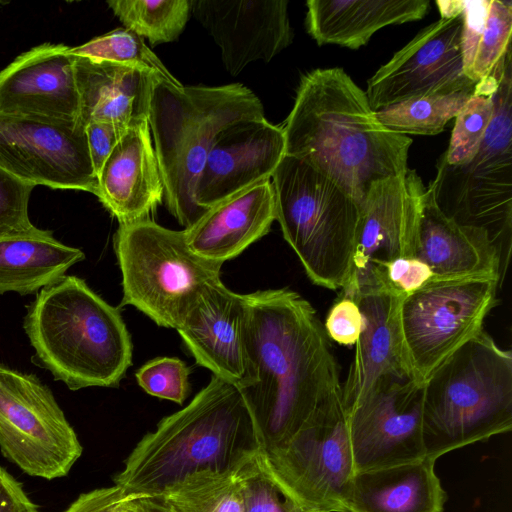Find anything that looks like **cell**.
<instances>
[{
	"instance_id": "cell-5",
	"label": "cell",
	"mask_w": 512,
	"mask_h": 512,
	"mask_svg": "<svg viewBox=\"0 0 512 512\" xmlns=\"http://www.w3.org/2000/svg\"><path fill=\"white\" fill-rule=\"evenodd\" d=\"M264 118L260 99L239 83L175 87L159 79L148 124L170 214L185 229L206 212L197 204L196 185L213 142L222 130Z\"/></svg>"
},
{
	"instance_id": "cell-15",
	"label": "cell",
	"mask_w": 512,
	"mask_h": 512,
	"mask_svg": "<svg viewBox=\"0 0 512 512\" xmlns=\"http://www.w3.org/2000/svg\"><path fill=\"white\" fill-rule=\"evenodd\" d=\"M422 386L408 377H381L347 413L355 473L425 458Z\"/></svg>"
},
{
	"instance_id": "cell-1",
	"label": "cell",
	"mask_w": 512,
	"mask_h": 512,
	"mask_svg": "<svg viewBox=\"0 0 512 512\" xmlns=\"http://www.w3.org/2000/svg\"><path fill=\"white\" fill-rule=\"evenodd\" d=\"M244 296L252 383L239 390L270 452L342 384L330 339L305 298L287 288Z\"/></svg>"
},
{
	"instance_id": "cell-30",
	"label": "cell",
	"mask_w": 512,
	"mask_h": 512,
	"mask_svg": "<svg viewBox=\"0 0 512 512\" xmlns=\"http://www.w3.org/2000/svg\"><path fill=\"white\" fill-rule=\"evenodd\" d=\"M108 6L124 28L152 45L173 42L191 13L190 0H110Z\"/></svg>"
},
{
	"instance_id": "cell-11",
	"label": "cell",
	"mask_w": 512,
	"mask_h": 512,
	"mask_svg": "<svg viewBox=\"0 0 512 512\" xmlns=\"http://www.w3.org/2000/svg\"><path fill=\"white\" fill-rule=\"evenodd\" d=\"M264 460L273 477L301 504L320 512H346L354 476L342 387Z\"/></svg>"
},
{
	"instance_id": "cell-16",
	"label": "cell",
	"mask_w": 512,
	"mask_h": 512,
	"mask_svg": "<svg viewBox=\"0 0 512 512\" xmlns=\"http://www.w3.org/2000/svg\"><path fill=\"white\" fill-rule=\"evenodd\" d=\"M460 33V15L420 30L367 81L371 109L377 112L429 95L474 92L476 83L463 71Z\"/></svg>"
},
{
	"instance_id": "cell-37",
	"label": "cell",
	"mask_w": 512,
	"mask_h": 512,
	"mask_svg": "<svg viewBox=\"0 0 512 512\" xmlns=\"http://www.w3.org/2000/svg\"><path fill=\"white\" fill-rule=\"evenodd\" d=\"M34 187L0 167V237L35 228L28 215Z\"/></svg>"
},
{
	"instance_id": "cell-27",
	"label": "cell",
	"mask_w": 512,
	"mask_h": 512,
	"mask_svg": "<svg viewBox=\"0 0 512 512\" xmlns=\"http://www.w3.org/2000/svg\"><path fill=\"white\" fill-rule=\"evenodd\" d=\"M306 28L318 45L364 46L381 28L424 18L429 0H309Z\"/></svg>"
},
{
	"instance_id": "cell-25",
	"label": "cell",
	"mask_w": 512,
	"mask_h": 512,
	"mask_svg": "<svg viewBox=\"0 0 512 512\" xmlns=\"http://www.w3.org/2000/svg\"><path fill=\"white\" fill-rule=\"evenodd\" d=\"M415 257L428 266L432 278L494 277L501 286L500 256L487 234L444 215L429 186L424 197Z\"/></svg>"
},
{
	"instance_id": "cell-24",
	"label": "cell",
	"mask_w": 512,
	"mask_h": 512,
	"mask_svg": "<svg viewBox=\"0 0 512 512\" xmlns=\"http://www.w3.org/2000/svg\"><path fill=\"white\" fill-rule=\"evenodd\" d=\"M274 220V189L266 180L216 204L184 230L195 254L223 264L266 235Z\"/></svg>"
},
{
	"instance_id": "cell-32",
	"label": "cell",
	"mask_w": 512,
	"mask_h": 512,
	"mask_svg": "<svg viewBox=\"0 0 512 512\" xmlns=\"http://www.w3.org/2000/svg\"><path fill=\"white\" fill-rule=\"evenodd\" d=\"M500 75L494 74L478 82L456 115L448 149L441 156L447 165H466L476 156L492 117V95Z\"/></svg>"
},
{
	"instance_id": "cell-40",
	"label": "cell",
	"mask_w": 512,
	"mask_h": 512,
	"mask_svg": "<svg viewBox=\"0 0 512 512\" xmlns=\"http://www.w3.org/2000/svg\"><path fill=\"white\" fill-rule=\"evenodd\" d=\"M362 324L361 311L355 299L340 294L323 326L329 339L342 345H353L359 338Z\"/></svg>"
},
{
	"instance_id": "cell-18",
	"label": "cell",
	"mask_w": 512,
	"mask_h": 512,
	"mask_svg": "<svg viewBox=\"0 0 512 512\" xmlns=\"http://www.w3.org/2000/svg\"><path fill=\"white\" fill-rule=\"evenodd\" d=\"M285 156L282 127L265 117L238 121L216 136L200 173L195 198L207 212L266 180Z\"/></svg>"
},
{
	"instance_id": "cell-4",
	"label": "cell",
	"mask_w": 512,
	"mask_h": 512,
	"mask_svg": "<svg viewBox=\"0 0 512 512\" xmlns=\"http://www.w3.org/2000/svg\"><path fill=\"white\" fill-rule=\"evenodd\" d=\"M24 330L32 362L70 390L117 387L132 362V341L118 308L76 276L40 290Z\"/></svg>"
},
{
	"instance_id": "cell-34",
	"label": "cell",
	"mask_w": 512,
	"mask_h": 512,
	"mask_svg": "<svg viewBox=\"0 0 512 512\" xmlns=\"http://www.w3.org/2000/svg\"><path fill=\"white\" fill-rule=\"evenodd\" d=\"M243 512H320L297 501L271 474L263 449L240 467Z\"/></svg>"
},
{
	"instance_id": "cell-29",
	"label": "cell",
	"mask_w": 512,
	"mask_h": 512,
	"mask_svg": "<svg viewBox=\"0 0 512 512\" xmlns=\"http://www.w3.org/2000/svg\"><path fill=\"white\" fill-rule=\"evenodd\" d=\"M240 467L193 473L156 499L174 512H243Z\"/></svg>"
},
{
	"instance_id": "cell-6",
	"label": "cell",
	"mask_w": 512,
	"mask_h": 512,
	"mask_svg": "<svg viewBox=\"0 0 512 512\" xmlns=\"http://www.w3.org/2000/svg\"><path fill=\"white\" fill-rule=\"evenodd\" d=\"M422 388L426 458L436 461L512 429V354L484 329L446 359Z\"/></svg>"
},
{
	"instance_id": "cell-2",
	"label": "cell",
	"mask_w": 512,
	"mask_h": 512,
	"mask_svg": "<svg viewBox=\"0 0 512 512\" xmlns=\"http://www.w3.org/2000/svg\"><path fill=\"white\" fill-rule=\"evenodd\" d=\"M285 155L325 175L361 206L377 180L408 169L412 139L385 127L339 67L303 75L282 126Z\"/></svg>"
},
{
	"instance_id": "cell-22",
	"label": "cell",
	"mask_w": 512,
	"mask_h": 512,
	"mask_svg": "<svg viewBox=\"0 0 512 512\" xmlns=\"http://www.w3.org/2000/svg\"><path fill=\"white\" fill-rule=\"evenodd\" d=\"M350 297L360 308L363 324L355 343L354 359L342 385L346 414L379 378L408 377L398 318L404 297L385 290L367 291Z\"/></svg>"
},
{
	"instance_id": "cell-13",
	"label": "cell",
	"mask_w": 512,
	"mask_h": 512,
	"mask_svg": "<svg viewBox=\"0 0 512 512\" xmlns=\"http://www.w3.org/2000/svg\"><path fill=\"white\" fill-rule=\"evenodd\" d=\"M426 187L415 170L372 183L361 206L351 274L342 293L380 290L383 266L415 256Z\"/></svg>"
},
{
	"instance_id": "cell-43",
	"label": "cell",
	"mask_w": 512,
	"mask_h": 512,
	"mask_svg": "<svg viewBox=\"0 0 512 512\" xmlns=\"http://www.w3.org/2000/svg\"><path fill=\"white\" fill-rule=\"evenodd\" d=\"M0 512H39L23 486L0 466Z\"/></svg>"
},
{
	"instance_id": "cell-8",
	"label": "cell",
	"mask_w": 512,
	"mask_h": 512,
	"mask_svg": "<svg viewBox=\"0 0 512 512\" xmlns=\"http://www.w3.org/2000/svg\"><path fill=\"white\" fill-rule=\"evenodd\" d=\"M492 100V117L476 156L462 166H449L440 157L428 186L444 215L487 234L500 256L502 284L512 247L511 48Z\"/></svg>"
},
{
	"instance_id": "cell-36",
	"label": "cell",
	"mask_w": 512,
	"mask_h": 512,
	"mask_svg": "<svg viewBox=\"0 0 512 512\" xmlns=\"http://www.w3.org/2000/svg\"><path fill=\"white\" fill-rule=\"evenodd\" d=\"M189 368L179 358L158 357L145 363L135 376L149 395L183 404L190 392Z\"/></svg>"
},
{
	"instance_id": "cell-12",
	"label": "cell",
	"mask_w": 512,
	"mask_h": 512,
	"mask_svg": "<svg viewBox=\"0 0 512 512\" xmlns=\"http://www.w3.org/2000/svg\"><path fill=\"white\" fill-rule=\"evenodd\" d=\"M0 450L24 473L66 476L82 445L51 390L35 375L0 365Z\"/></svg>"
},
{
	"instance_id": "cell-23",
	"label": "cell",
	"mask_w": 512,
	"mask_h": 512,
	"mask_svg": "<svg viewBox=\"0 0 512 512\" xmlns=\"http://www.w3.org/2000/svg\"><path fill=\"white\" fill-rule=\"evenodd\" d=\"M78 124L101 121L130 128L148 121L154 86L161 77L137 68L75 56Z\"/></svg>"
},
{
	"instance_id": "cell-10",
	"label": "cell",
	"mask_w": 512,
	"mask_h": 512,
	"mask_svg": "<svg viewBox=\"0 0 512 512\" xmlns=\"http://www.w3.org/2000/svg\"><path fill=\"white\" fill-rule=\"evenodd\" d=\"M494 277L431 278L405 296L398 318L408 377L423 385L462 345L483 330L496 304Z\"/></svg>"
},
{
	"instance_id": "cell-45",
	"label": "cell",
	"mask_w": 512,
	"mask_h": 512,
	"mask_svg": "<svg viewBox=\"0 0 512 512\" xmlns=\"http://www.w3.org/2000/svg\"><path fill=\"white\" fill-rule=\"evenodd\" d=\"M134 500H135V499H133L132 501H130V502L127 504V506H126V508H125L124 512H140V510L138 509V507H137V505L135 504Z\"/></svg>"
},
{
	"instance_id": "cell-20",
	"label": "cell",
	"mask_w": 512,
	"mask_h": 512,
	"mask_svg": "<svg viewBox=\"0 0 512 512\" xmlns=\"http://www.w3.org/2000/svg\"><path fill=\"white\" fill-rule=\"evenodd\" d=\"M75 56L70 46L44 43L0 71V114L78 123Z\"/></svg>"
},
{
	"instance_id": "cell-21",
	"label": "cell",
	"mask_w": 512,
	"mask_h": 512,
	"mask_svg": "<svg viewBox=\"0 0 512 512\" xmlns=\"http://www.w3.org/2000/svg\"><path fill=\"white\" fill-rule=\"evenodd\" d=\"M97 198L119 225L149 220L163 202V183L148 121L126 130L97 175Z\"/></svg>"
},
{
	"instance_id": "cell-31",
	"label": "cell",
	"mask_w": 512,
	"mask_h": 512,
	"mask_svg": "<svg viewBox=\"0 0 512 512\" xmlns=\"http://www.w3.org/2000/svg\"><path fill=\"white\" fill-rule=\"evenodd\" d=\"M473 92L413 98L375 112L388 129L401 134L436 135L459 113Z\"/></svg>"
},
{
	"instance_id": "cell-9",
	"label": "cell",
	"mask_w": 512,
	"mask_h": 512,
	"mask_svg": "<svg viewBox=\"0 0 512 512\" xmlns=\"http://www.w3.org/2000/svg\"><path fill=\"white\" fill-rule=\"evenodd\" d=\"M113 246L122 275L120 306L135 307L161 327L177 329L205 287L221 280L222 263L195 254L185 230L151 219L119 225Z\"/></svg>"
},
{
	"instance_id": "cell-42",
	"label": "cell",
	"mask_w": 512,
	"mask_h": 512,
	"mask_svg": "<svg viewBox=\"0 0 512 512\" xmlns=\"http://www.w3.org/2000/svg\"><path fill=\"white\" fill-rule=\"evenodd\" d=\"M133 499L113 485L82 493L64 512H124Z\"/></svg>"
},
{
	"instance_id": "cell-44",
	"label": "cell",
	"mask_w": 512,
	"mask_h": 512,
	"mask_svg": "<svg viewBox=\"0 0 512 512\" xmlns=\"http://www.w3.org/2000/svg\"><path fill=\"white\" fill-rule=\"evenodd\" d=\"M134 502L140 512H174L170 507L156 498H137Z\"/></svg>"
},
{
	"instance_id": "cell-38",
	"label": "cell",
	"mask_w": 512,
	"mask_h": 512,
	"mask_svg": "<svg viewBox=\"0 0 512 512\" xmlns=\"http://www.w3.org/2000/svg\"><path fill=\"white\" fill-rule=\"evenodd\" d=\"M491 0H457L461 18L460 50L463 71L470 79L472 64L485 28Z\"/></svg>"
},
{
	"instance_id": "cell-17",
	"label": "cell",
	"mask_w": 512,
	"mask_h": 512,
	"mask_svg": "<svg viewBox=\"0 0 512 512\" xmlns=\"http://www.w3.org/2000/svg\"><path fill=\"white\" fill-rule=\"evenodd\" d=\"M190 5L233 76L251 62L271 61L293 41L287 0H190Z\"/></svg>"
},
{
	"instance_id": "cell-39",
	"label": "cell",
	"mask_w": 512,
	"mask_h": 512,
	"mask_svg": "<svg viewBox=\"0 0 512 512\" xmlns=\"http://www.w3.org/2000/svg\"><path fill=\"white\" fill-rule=\"evenodd\" d=\"M432 277L428 266L415 256L400 257L383 266L379 288L405 297Z\"/></svg>"
},
{
	"instance_id": "cell-41",
	"label": "cell",
	"mask_w": 512,
	"mask_h": 512,
	"mask_svg": "<svg viewBox=\"0 0 512 512\" xmlns=\"http://www.w3.org/2000/svg\"><path fill=\"white\" fill-rule=\"evenodd\" d=\"M127 129L101 121L91 122L85 126L88 149L96 176Z\"/></svg>"
},
{
	"instance_id": "cell-19",
	"label": "cell",
	"mask_w": 512,
	"mask_h": 512,
	"mask_svg": "<svg viewBox=\"0 0 512 512\" xmlns=\"http://www.w3.org/2000/svg\"><path fill=\"white\" fill-rule=\"evenodd\" d=\"M176 330L198 365L239 389L252 383L244 295L209 284Z\"/></svg>"
},
{
	"instance_id": "cell-14",
	"label": "cell",
	"mask_w": 512,
	"mask_h": 512,
	"mask_svg": "<svg viewBox=\"0 0 512 512\" xmlns=\"http://www.w3.org/2000/svg\"><path fill=\"white\" fill-rule=\"evenodd\" d=\"M0 167L34 186L97 195L85 128L76 122L0 114Z\"/></svg>"
},
{
	"instance_id": "cell-33",
	"label": "cell",
	"mask_w": 512,
	"mask_h": 512,
	"mask_svg": "<svg viewBox=\"0 0 512 512\" xmlns=\"http://www.w3.org/2000/svg\"><path fill=\"white\" fill-rule=\"evenodd\" d=\"M70 52L78 57L145 70L175 87L184 86L148 48L143 38L126 28L114 29L80 46L70 47Z\"/></svg>"
},
{
	"instance_id": "cell-7",
	"label": "cell",
	"mask_w": 512,
	"mask_h": 512,
	"mask_svg": "<svg viewBox=\"0 0 512 512\" xmlns=\"http://www.w3.org/2000/svg\"><path fill=\"white\" fill-rule=\"evenodd\" d=\"M276 220L316 285L336 290L349 280L361 205L306 162L285 155L272 175Z\"/></svg>"
},
{
	"instance_id": "cell-28",
	"label": "cell",
	"mask_w": 512,
	"mask_h": 512,
	"mask_svg": "<svg viewBox=\"0 0 512 512\" xmlns=\"http://www.w3.org/2000/svg\"><path fill=\"white\" fill-rule=\"evenodd\" d=\"M82 250L54 238L53 232L35 227L0 237V295L35 293L65 276L82 261Z\"/></svg>"
},
{
	"instance_id": "cell-26",
	"label": "cell",
	"mask_w": 512,
	"mask_h": 512,
	"mask_svg": "<svg viewBox=\"0 0 512 512\" xmlns=\"http://www.w3.org/2000/svg\"><path fill=\"white\" fill-rule=\"evenodd\" d=\"M429 458L356 472L346 512H442L447 498Z\"/></svg>"
},
{
	"instance_id": "cell-35",
	"label": "cell",
	"mask_w": 512,
	"mask_h": 512,
	"mask_svg": "<svg viewBox=\"0 0 512 512\" xmlns=\"http://www.w3.org/2000/svg\"><path fill=\"white\" fill-rule=\"evenodd\" d=\"M512 2L491 0L485 28L472 64L470 79L476 84L491 75L511 47Z\"/></svg>"
},
{
	"instance_id": "cell-3",
	"label": "cell",
	"mask_w": 512,
	"mask_h": 512,
	"mask_svg": "<svg viewBox=\"0 0 512 512\" xmlns=\"http://www.w3.org/2000/svg\"><path fill=\"white\" fill-rule=\"evenodd\" d=\"M262 449L239 388L212 375L187 406L137 443L114 485L135 499L156 498L193 473L236 470Z\"/></svg>"
}]
</instances>
